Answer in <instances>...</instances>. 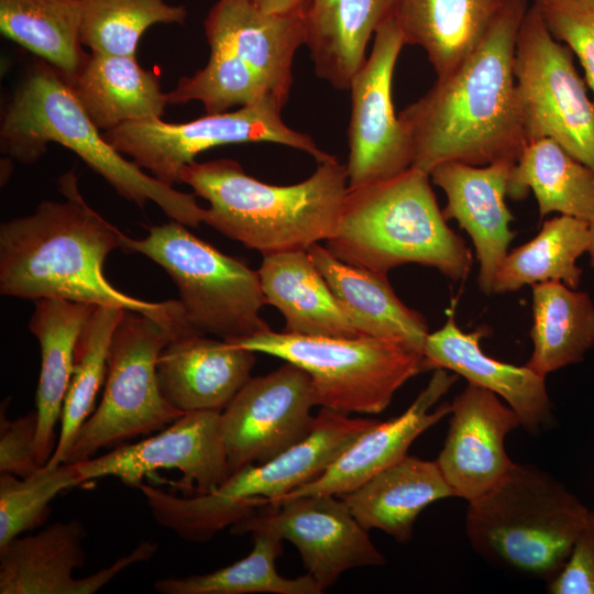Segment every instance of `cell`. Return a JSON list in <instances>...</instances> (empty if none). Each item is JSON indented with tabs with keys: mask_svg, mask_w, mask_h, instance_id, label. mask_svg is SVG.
<instances>
[{
	"mask_svg": "<svg viewBox=\"0 0 594 594\" xmlns=\"http://www.w3.org/2000/svg\"><path fill=\"white\" fill-rule=\"evenodd\" d=\"M526 0H507L476 51L398 114L413 146V165L428 175L459 162L515 164L527 145L514 57Z\"/></svg>",
	"mask_w": 594,
	"mask_h": 594,
	"instance_id": "cell-1",
	"label": "cell"
},
{
	"mask_svg": "<svg viewBox=\"0 0 594 594\" xmlns=\"http://www.w3.org/2000/svg\"><path fill=\"white\" fill-rule=\"evenodd\" d=\"M63 201L45 200L31 215L0 226V293L37 300L62 298L150 315L182 309L178 299L151 302L112 286L103 274L122 232L79 193L74 170L62 175Z\"/></svg>",
	"mask_w": 594,
	"mask_h": 594,
	"instance_id": "cell-2",
	"label": "cell"
},
{
	"mask_svg": "<svg viewBox=\"0 0 594 594\" xmlns=\"http://www.w3.org/2000/svg\"><path fill=\"white\" fill-rule=\"evenodd\" d=\"M179 183L209 202L205 223L262 255L330 239L349 188L346 166L336 157L288 186L258 180L228 158L195 161L180 170Z\"/></svg>",
	"mask_w": 594,
	"mask_h": 594,
	"instance_id": "cell-3",
	"label": "cell"
},
{
	"mask_svg": "<svg viewBox=\"0 0 594 594\" xmlns=\"http://www.w3.org/2000/svg\"><path fill=\"white\" fill-rule=\"evenodd\" d=\"M57 143L79 156L124 199L143 208L155 202L187 227L205 221L195 194L183 193L127 160L92 123L67 80L42 62L32 66L7 103L0 125L1 153L33 164Z\"/></svg>",
	"mask_w": 594,
	"mask_h": 594,
	"instance_id": "cell-4",
	"label": "cell"
},
{
	"mask_svg": "<svg viewBox=\"0 0 594 594\" xmlns=\"http://www.w3.org/2000/svg\"><path fill=\"white\" fill-rule=\"evenodd\" d=\"M326 242L339 260L382 274L416 263L458 282L473 262L463 239L447 224L430 176L414 167L348 188L336 232Z\"/></svg>",
	"mask_w": 594,
	"mask_h": 594,
	"instance_id": "cell-5",
	"label": "cell"
},
{
	"mask_svg": "<svg viewBox=\"0 0 594 594\" xmlns=\"http://www.w3.org/2000/svg\"><path fill=\"white\" fill-rule=\"evenodd\" d=\"M588 512L552 475L514 462L497 484L468 502L465 535L491 564L549 582L568 560Z\"/></svg>",
	"mask_w": 594,
	"mask_h": 594,
	"instance_id": "cell-6",
	"label": "cell"
},
{
	"mask_svg": "<svg viewBox=\"0 0 594 594\" xmlns=\"http://www.w3.org/2000/svg\"><path fill=\"white\" fill-rule=\"evenodd\" d=\"M377 422L322 408L302 441L266 462L232 473L211 493L178 497L144 483L138 488L156 522L184 540L205 542L223 528L261 507H272L288 493L316 480Z\"/></svg>",
	"mask_w": 594,
	"mask_h": 594,
	"instance_id": "cell-7",
	"label": "cell"
},
{
	"mask_svg": "<svg viewBox=\"0 0 594 594\" xmlns=\"http://www.w3.org/2000/svg\"><path fill=\"white\" fill-rule=\"evenodd\" d=\"M188 333L196 332L183 310L124 311L109 346L102 399L78 430L65 463L88 460L100 449L162 430L183 415L162 395L157 361L173 338Z\"/></svg>",
	"mask_w": 594,
	"mask_h": 594,
	"instance_id": "cell-8",
	"label": "cell"
},
{
	"mask_svg": "<svg viewBox=\"0 0 594 594\" xmlns=\"http://www.w3.org/2000/svg\"><path fill=\"white\" fill-rule=\"evenodd\" d=\"M125 252L151 258L170 276L189 327L234 342L270 330L261 317L265 305L257 271L170 220L152 226L144 239L121 234Z\"/></svg>",
	"mask_w": 594,
	"mask_h": 594,
	"instance_id": "cell-9",
	"label": "cell"
},
{
	"mask_svg": "<svg viewBox=\"0 0 594 594\" xmlns=\"http://www.w3.org/2000/svg\"><path fill=\"white\" fill-rule=\"evenodd\" d=\"M232 343L301 367L311 378L316 405L344 415L382 413L406 382L426 371L422 352L366 336H301L270 329Z\"/></svg>",
	"mask_w": 594,
	"mask_h": 594,
	"instance_id": "cell-10",
	"label": "cell"
},
{
	"mask_svg": "<svg viewBox=\"0 0 594 594\" xmlns=\"http://www.w3.org/2000/svg\"><path fill=\"white\" fill-rule=\"evenodd\" d=\"M514 75L527 144L552 139L594 170V102L573 53L551 35L534 3L517 34Z\"/></svg>",
	"mask_w": 594,
	"mask_h": 594,
	"instance_id": "cell-11",
	"label": "cell"
},
{
	"mask_svg": "<svg viewBox=\"0 0 594 594\" xmlns=\"http://www.w3.org/2000/svg\"><path fill=\"white\" fill-rule=\"evenodd\" d=\"M282 108L265 100L183 123L162 119L128 122L103 135L116 150L169 186L179 183L180 170L198 154L222 145L270 142L306 152L318 163L336 157L319 148L310 135L289 128L280 117Z\"/></svg>",
	"mask_w": 594,
	"mask_h": 594,
	"instance_id": "cell-12",
	"label": "cell"
},
{
	"mask_svg": "<svg viewBox=\"0 0 594 594\" xmlns=\"http://www.w3.org/2000/svg\"><path fill=\"white\" fill-rule=\"evenodd\" d=\"M369 57L350 82L348 186L356 188L392 178L413 165V146L395 114L392 82L405 44L389 14L375 31Z\"/></svg>",
	"mask_w": 594,
	"mask_h": 594,
	"instance_id": "cell-13",
	"label": "cell"
},
{
	"mask_svg": "<svg viewBox=\"0 0 594 594\" xmlns=\"http://www.w3.org/2000/svg\"><path fill=\"white\" fill-rule=\"evenodd\" d=\"M314 406L311 378L296 364L251 377L221 413L229 475L302 441L315 424Z\"/></svg>",
	"mask_w": 594,
	"mask_h": 594,
	"instance_id": "cell-14",
	"label": "cell"
},
{
	"mask_svg": "<svg viewBox=\"0 0 594 594\" xmlns=\"http://www.w3.org/2000/svg\"><path fill=\"white\" fill-rule=\"evenodd\" d=\"M79 483L114 476L138 487L158 470H177L179 487L208 494L229 476L222 437L221 413L183 414L158 433L134 443H123L99 458L75 463Z\"/></svg>",
	"mask_w": 594,
	"mask_h": 594,
	"instance_id": "cell-15",
	"label": "cell"
},
{
	"mask_svg": "<svg viewBox=\"0 0 594 594\" xmlns=\"http://www.w3.org/2000/svg\"><path fill=\"white\" fill-rule=\"evenodd\" d=\"M230 527L235 536L266 529L290 541L307 570L324 591L346 570L385 564L345 503L336 495H310L263 507Z\"/></svg>",
	"mask_w": 594,
	"mask_h": 594,
	"instance_id": "cell-16",
	"label": "cell"
},
{
	"mask_svg": "<svg viewBox=\"0 0 594 594\" xmlns=\"http://www.w3.org/2000/svg\"><path fill=\"white\" fill-rule=\"evenodd\" d=\"M86 530L78 519L54 522L35 535L16 537L0 548L1 594H94L128 566L148 561L157 544L142 541L110 566L84 579Z\"/></svg>",
	"mask_w": 594,
	"mask_h": 594,
	"instance_id": "cell-17",
	"label": "cell"
},
{
	"mask_svg": "<svg viewBox=\"0 0 594 594\" xmlns=\"http://www.w3.org/2000/svg\"><path fill=\"white\" fill-rule=\"evenodd\" d=\"M449 428L436 459L457 497L471 502L497 484L514 461L505 439L521 426L493 392L469 383L451 403Z\"/></svg>",
	"mask_w": 594,
	"mask_h": 594,
	"instance_id": "cell-18",
	"label": "cell"
},
{
	"mask_svg": "<svg viewBox=\"0 0 594 594\" xmlns=\"http://www.w3.org/2000/svg\"><path fill=\"white\" fill-rule=\"evenodd\" d=\"M306 7L267 13L251 0H217L205 20L210 50H220L248 67L284 107L293 82L294 56L305 44Z\"/></svg>",
	"mask_w": 594,
	"mask_h": 594,
	"instance_id": "cell-19",
	"label": "cell"
},
{
	"mask_svg": "<svg viewBox=\"0 0 594 594\" xmlns=\"http://www.w3.org/2000/svg\"><path fill=\"white\" fill-rule=\"evenodd\" d=\"M457 381L455 373L436 369L428 385L402 415L378 421L364 431L320 476L288 493L272 507L282 501L300 496H340L403 460L421 433L450 414L451 404L448 403L433 410L431 408Z\"/></svg>",
	"mask_w": 594,
	"mask_h": 594,
	"instance_id": "cell-20",
	"label": "cell"
},
{
	"mask_svg": "<svg viewBox=\"0 0 594 594\" xmlns=\"http://www.w3.org/2000/svg\"><path fill=\"white\" fill-rule=\"evenodd\" d=\"M451 306L444 324L425 340L426 370L444 369L493 392L517 414L528 433L538 435L552 421L546 377L526 364L517 366L485 354L480 341L487 331H462L455 321V300Z\"/></svg>",
	"mask_w": 594,
	"mask_h": 594,
	"instance_id": "cell-21",
	"label": "cell"
},
{
	"mask_svg": "<svg viewBox=\"0 0 594 594\" xmlns=\"http://www.w3.org/2000/svg\"><path fill=\"white\" fill-rule=\"evenodd\" d=\"M513 166L508 162L486 166L448 162L429 175L447 197L443 217L457 220L473 242L480 263L479 286L486 295L492 294L496 271L515 238L510 230L514 217L505 202Z\"/></svg>",
	"mask_w": 594,
	"mask_h": 594,
	"instance_id": "cell-22",
	"label": "cell"
},
{
	"mask_svg": "<svg viewBox=\"0 0 594 594\" xmlns=\"http://www.w3.org/2000/svg\"><path fill=\"white\" fill-rule=\"evenodd\" d=\"M255 352L222 339L188 333L160 354L157 378L165 400L180 413H222L251 378Z\"/></svg>",
	"mask_w": 594,
	"mask_h": 594,
	"instance_id": "cell-23",
	"label": "cell"
},
{
	"mask_svg": "<svg viewBox=\"0 0 594 594\" xmlns=\"http://www.w3.org/2000/svg\"><path fill=\"white\" fill-rule=\"evenodd\" d=\"M307 251L359 336L394 341L422 352L429 333L427 321L398 298L387 274L343 262L319 243Z\"/></svg>",
	"mask_w": 594,
	"mask_h": 594,
	"instance_id": "cell-24",
	"label": "cell"
},
{
	"mask_svg": "<svg viewBox=\"0 0 594 594\" xmlns=\"http://www.w3.org/2000/svg\"><path fill=\"white\" fill-rule=\"evenodd\" d=\"M29 329L41 348V372L36 389L37 433L35 457L40 466L55 451V427L62 416L72 380L75 349L80 332L99 305L62 298H42Z\"/></svg>",
	"mask_w": 594,
	"mask_h": 594,
	"instance_id": "cell-25",
	"label": "cell"
},
{
	"mask_svg": "<svg viewBox=\"0 0 594 594\" xmlns=\"http://www.w3.org/2000/svg\"><path fill=\"white\" fill-rule=\"evenodd\" d=\"M507 0H394L405 44L426 52L437 77L455 72L480 46Z\"/></svg>",
	"mask_w": 594,
	"mask_h": 594,
	"instance_id": "cell-26",
	"label": "cell"
},
{
	"mask_svg": "<svg viewBox=\"0 0 594 594\" xmlns=\"http://www.w3.org/2000/svg\"><path fill=\"white\" fill-rule=\"evenodd\" d=\"M265 305L301 336L360 337L307 250L264 254L257 271Z\"/></svg>",
	"mask_w": 594,
	"mask_h": 594,
	"instance_id": "cell-27",
	"label": "cell"
},
{
	"mask_svg": "<svg viewBox=\"0 0 594 594\" xmlns=\"http://www.w3.org/2000/svg\"><path fill=\"white\" fill-rule=\"evenodd\" d=\"M453 496L436 460L407 454L339 497L365 530L378 529L398 542H407L419 514L428 505Z\"/></svg>",
	"mask_w": 594,
	"mask_h": 594,
	"instance_id": "cell-28",
	"label": "cell"
},
{
	"mask_svg": "<svg viewBox=\"0 0 594 594\" xmlns=\"http://www.w3.org/2000/svg\"><path fill=\"white\" fill-rule=\"evenodd\" d=\"M67 82L103 132L128 122L162 119L168 105L157 74L144 69L135 56L91 52Z\"/></svg>",
	"mask_w": 594,
	"mask_h": 594,
	"instance_id": "cell-29",
	"label": "cell"
},
{
	"mask_svg": "<svg viewBox=\"0 0 594 594\" xmlns=\"http://www.w3.org/2000/svg\"><path fill=\"white\" fill-rule=\"evenodd\" d=\"M394 0H309L305 44L316 75L339 90L350 82L366 57L367 43L392 14Z\"/></svg>",
	"mask_w": 594,
	"mask_h": 594,
	"instance_id": "cell-30",
	"label": "cell"
},
{
	"mask_svg": "<svg viewBox=\"0 0 594 594\" xmlns=\"http://www.w3.org/2000/svg\"><path fill=\"white\" fill-rule=\"evenodd\" d=\"M529 190L540 218L560 212L590 222L594 217V170L552 139L528 143L510 170L507 197L521 200Z\"/></svg>",
	"mask_w": 594,
	"mask_h": 594,
	"instance_id": "cell-31",
	"label": "cell"
},
{
	"mask_svg": "<svg viewBox=\"0 0 594 594\" xmlns=\"http://www.w3.org/2000/svg\"><path fill=\"white\" fill-rule=\"evenodd\" d=\"M532 353L526 365L541 376L582 361L594 345V304L562 282L532 286Z\"/></svg>",
	"mask_w": 594,
	"mask_h": 594,
	"instance_id": "cell-32",
	"label": "cell"
},
{
	"mask_svg": "<svg viewBox=\"0 0 594 594\" xmlns=\"http://www.w3.org/2000/svg\"><path fill=\"white\" fill-rule=\"evenodd\" d=\"M80 0H0V32L74 79L86 57Z\"/></svg>",
	"mask_w": 594,
	"mask_h": 594,
	"instance_id": "cell-33",
	"label": "cell"
},
{
	"mask_svg": "<svg viewBox=\"0 0 594 594\" xmlns=\"http://www.w3.org/2000/svg\"><path fill=\"white\" fill-rule=\"evenodd\" d=\"M588 222L561 215L546 220L539 233L512 250L499 264L492 294H505L525 285L557 280L571 288L581 282L576 260L588 251Z\"/></svg>",
	"mask_w": 594,
	"mask_h": 594,
	"instance_id": "cell-34",
	"label": "cell"
},
{
	"mask_svg": "<svg viewBox=\"0 0 594 594\" xmlns=\"http://www.w3.org/2000/svg\"><path fill=\"white\" fill-rule=\"evenodd\" d=\"M251 534L253 548L245 558L206 574L160 579L154 588L162 594L323 593L309 573L287 579L277 572L275 562L283 540L279 536L266 529Z\"/></svg>",
	"mask_w": 594,
	"mask_h": 594,
	"instance_id": "cell-35",
	"label": "cell"
},
{
	"mask_svg": "<svg viewBox=\"0 0 594 594\" xmlns=\"http://www.w3.org/2000/svg\"><path fill=\"white\" fill-rule=\"evenodd\" d=\"M125 309L99 305L78 338L72 380L61 416V431L50 466L65 463L76 435L92 414L97 395L108 371V353L113 332Z\"/></svg>",
	"mask_w": 594,
	"mask_h": 594,
	"instance_id": "cell-36",
	"label": "cell"
},
{
	"mask_svg": "<svg viewBox=\"0 0 594 594\" xmlns=\"http://www.w3.org/2000/svg\"><path fill=\"white\" fill-rule=\"evenodd\" d=\"M80 41L91 52L135 56L155 24H183L188 12L166 0H80Z\"/></svg>",
	"mask_w": 594,
	"mask_h": 594,
	"instance_id": "cell-37",
	"label": "cell"
},
{
	"mask_svg": "<svg viewBox=\"0 0 594 594\" xmlns=\"http://www.w3.org/2000/svg\"><path fill=\"white\" fill-rule=\"evenodd\" d=\"M168 105L200 101L206 113H221L233 107H244L265 100H277L265 85L235 57L220 50H210L205 67L191 76L182 77L166 92ZM283 107L280 103H278Z\"/></svg>",
	"mask_w": 594,
	"mask_h": 594,
	"instance_id": "cell-38",
	"label": "cell"
},
{
	"mask_svg": "<svg viewBox=\"0 0 594 594\" xmlns=\"http://www.w3.org/2000/svg\"><path fill=\"white\" fill-rule=\"evenodd\" d=\"M77 485L75 463L46 464L25 477L0 473V548L42 525L53 498Z\"/></svg>",
	"mask_w": 594,
	"mask_h": 594,
	"instance_id": "cell-39",
	"label": "cell"
},
{
	"mask_svg": "<svg viewBox=\"0 0 594 594\" xmlns=\"http://www.w3.org/2000/svg\"><path fill=\"white\" fill-rule=\"evenodd\" d=\"M551 35L579 57L594 91V0H534Z\"/></svg>",
	"mask_w": 594,
	"mask_h": 594,
	"instance_id": "cell-40",
	"label": "cell"
},
{
	"mask_svg": "<svg viewBox=\"0 0 594 594\" xmlns=\"http://www.w3.org/2000/svg\"><path fill=\"white\" fill-rule=\"evenodd\" d=\"M7 403L0 413V473L25 477L41 466L35 457L37 413L32 410L14 420L6 415Z\"/></svg>",
	"mask_w": 594,
	"mask_h": 594,
	"instance_id": "cell-41",
	"label": "cell"
},
{
	"mask_svg": "<svg viewBox=\"0 0 594 594\" xmlns=\"http://www.w3.org/2000/svg\"><path fill=\"white\" fill-rule=\"evenodd\" d=\"M550 594H594V510H590L568 560L547 582Z\"/></svg>",
	"mask_w": 594,
	"mask_h": 594,
	"instance_id": "cell-42",
	"label": "cell"
},
{
	"mask_svg": "<svg viewBox=\"0 0 594 594\" xmlns=\"http://www.w3.org/2000/svg\"><path fill=\"white\" fill-rule=\"evenodd\" d=\"M260 10L267 13H286L305 8L309 0H251Z\"/></svg>",
	"mask_w": 594,
	"mask_h": 594,
	"instance_id": "cell-43",
	"label": "cell"
},
{
	"mask_svg": "<svg viewBox=\"0 0 594 594\" xmlns=\"http://www.w3.org/2000/svg\"><path fill=\"white\" fill-rule=\"evenodd\" d=\"M588 231H590V246H588V254L591 257V265L594 267V217L588 222Z\"/></svg>",
	"mask_w": 594,
	"mask_h": 594,
	"instance_id": "cell-44",
	"label": "cell"
}]
</instances>
